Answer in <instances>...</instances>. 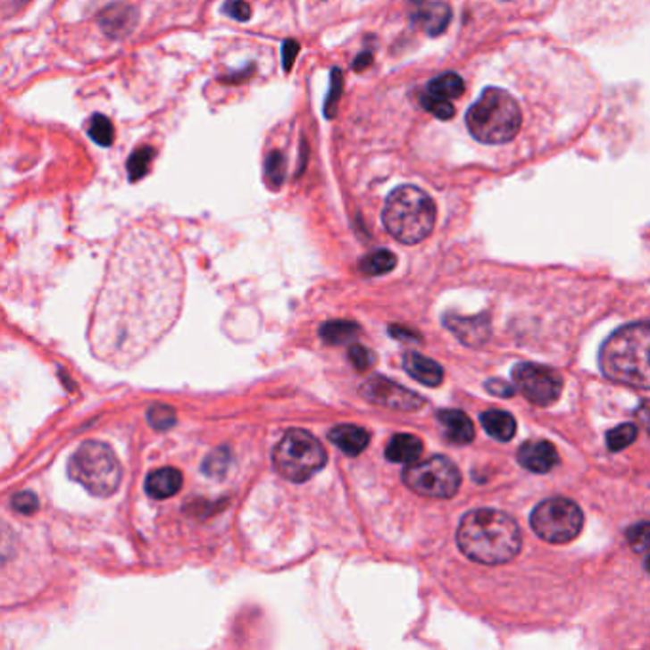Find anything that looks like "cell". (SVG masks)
Here are the masks:
<instances>
[{
  "instance_id": "cell-24",
  "label": "cell",
  "mask_w": 650,
  "mask_h": 650,
  "mask_svg": "<svg viewBox=\"0 0 650 650\" xmlns=\"http://www.w3.org/2000/svg\"><path fill=\"white\" fill-rule=\"evenodd\" d=\"M88 134L96 141V144L102 146V147H109L112 144V139H115V129H112L111 121L107 117L100 115V112H97V115H94L90 119Z\"/></svg>"
},
{
  "instance_id": "cell-12",
  "label": "cell",
  "mask_w": 650,
  "mask_h": 650,
  "mask_svg": "<svg viewBox=\"0 0 650 650\" xmlns=\"http://www.w3.org/2000/svg\"><path fill=\"white\" fill-rule=\"evenodd\" d=\"M517 460L532 473H547L559 463V454L549 441H529L519 448Z\"/></svg>"
},
{
  "instance_id": "cell-20",
  "label": "cell",
  "mask_w": 650,
  "mask_h": 650,
  "mask_svg": "<svg viewBox=\"0 0 650 650\" xmlns=\"http://www.w3.org/2000/svg\"><path fill=\"white\" fill-rule=\"evenodd\" d=\"M463 90H465V84H463L462 77L456 73H445V75L435 77L426 88V92L429 96L441 97V100H446V102L456 100V97H460L463 94Z\"/></svg>"
},
{
  "instance_id": "cell-11",
  "label": "cell",
  "mask_w": 650,
  "mask_h": 650,
  "mask_svg": "<svg viewBox=\"0 0 650 650\" xmlns=\"http://www.w3.org/2000/svg\"><path fill=\"white\" fill-rule=\"evenodd\" d=\"M408 13H411L412 23L431 37L441 35L452 16L450 8L445 3H437V0H412Z\"/></svg>"
},
{
  "instance_id": "cell-18",
  "label": "cell",
  "mask_w": 650,
  "mask_h": 650,
  "mask_svg": "<svg viewBox=\"0 0 650 650\" xmlns=\"http://www.w3.org/2000/svg\"><path fill=\"white\" fill-rule=\"evenodd\" d=\"M423 445L416 435L399 433L393 435L386 446V458L395 463H414L421 456Z\"/></svg>"
},
{
  "instance_id": "cell-17",
  "label": "cell",
  "mask_w": 650,
  "mask_h": 650,
  "mask_svg": "<svg viewBox=\"0 0 650 650\" xmlns=\"http://www.w3.org/2000/svg\"><path fill=\"white\" fill-rule=\"evenodd\" d=\"M183 477L174 468H162L147 475L146 492L154 500H166L179 492Z\"/></svg>"
},
{
  "instance_id": "cell-7",
  "label": "cell",
  "mask_w": 650,
  "mask_h": 650,
  "mask_svg": "<svg viewBox=\"0 0 650 650\" xmlns=\"http://www.w3.org/2000/svg\"><path fill=\"white\" fill-rule=\"evenodd\" d=\"M530 525L542 540L549 544H567L580 534L584 513L569 498H549L536 505Z\"/></svg>"
},
{
  "instance_id": "cell-3",
  "label": "cell",
  "mask_w": 650,
  "mask_h": 650,
  "mask_svg": "<svg viewBox=\"0 0 650 650\" xmlns=\"http://www.w3.org/2000/svg\"><path fill=\"white\" fill-rule=\"evenodd\" d=\"M386 229L403 245H418L428 238L435 228L437 208L431 196L414 186L395 189L386 201L384 214Z\"/></svg>"
},
{
  "instance_id": "cell-38",
  "label": "cell",
  "mask_w": 650,
  "mask_h": 650,
  "mask_svg": "<svg viewBox=\"0 0 650 650\" xmlns=\"http://www.w3.org/2000/svg\"><path fill=\"white\" fill-rule=\"evenodd\" d=\"M371 63H372V54L371 52H362L361 55H357V58H355L353 69H355L357 73H361V71H364L366 67H371Z\"/></svg>"
},
{
  "instance_id": "cell-28",
  "label": "cell",
  "mask_w": 650,
  "mask_h": 650,
  "mask_svg": "<svg viewBox=\"0 0 650 650\" xmlns=\"http://www.w3.org/2000/svg\"><path fill=\"white\" fill-rule=\"evenodd\" d=\"M420 104L428 112H431V115H435L437 119H441V121H448V119L454 117V105H452V102H446V100H441V97L429 96L428 92L420 96Z\"/></svg>"
},
{
  "instance_id": "cell-8",
  "label": "cell",
  "mask_w": 650,
  "mask_h": 650,
  "mask_svg": "<svg viewBox=\"0 0 650 650\" xmlns=\"http://www.w3.org/2000/svg\"><path fill=\"white\" fill-rule=\"evenodd\" d=\"M403 480L420 496L446 500L460 490L462 475L454 462L445 456H433L408 465L403 473Z\"/></svg>"
},
{
  "instance_id": "cell-23",
  "label": "cell",
  "mask_w": 650,
  "mask_h": 650,
  "mask_svg": "<svg viewBox=\"0 0 650 650\" xmlns=\"http://www.w3.org/2000/svg\"><path fill=\"white\" fill-rule=\"evenodd\" d=\"M357 324L347 322V321H332L327 322L321 329V336L322 340L327 344H344L347 340H351V336L357 334Z\"/></svg>"
},
{
  "instance_id": "cell-25",
  "label": "cell",
  "mask_w": 650,
  "mask_h": 650,
  "mask_svg": "<svg viewBox=\"0 0 650 650\" xmlns=\"http://www.w3.org/2000/svg\"><path fill=\"white\" fill-rule=\"evenodd\" d=\"M635 439H638V428L635 423H621L606 435V446L611 452H620L628 448Z\"/></svg>"
},
{
  "instance_id": "cell-14",
  "label": "cell",
  "mask_w": 650,
  "mask_h": 650,
  "mask_svg": "<svg viewBox=\"0 0 650 650\" xmlns=\"http://www.w3.org/2000/svg\"><path fill=\"white\" fill-rule=\"evenodd\" d=\"M445 324L460 338L463 344H468L471 347L483 344L488 338V334H490V327H488V319L487 317L463 319V317H458V315H446Z\"/></svg>"
},
{
  "instance_id": "cell-31",
  "label": "cell",
  "mask_w": 650,
  "mask_h": 650,
  "mask_svg": "<svg viewBox=\"0 0 650 650\" xmlns=\"http://www.w3.org/2000/svg\"><path fill=\"white\" fill-rule=\"evenodd\" d=\"M628 542L633 551L650 549V522H638L628 530Z\"/></svg>"
},
{
  "instance_id": "cell-36",
  "label": "cell",
  "mask_w": 650,
  "mask_h": 650,
  "mask_svg": "<svg viewBox=\"0 0 650 650\" xmlns=\"http://www.w3.org/2000/svg\"><path fill=\"white\" fill-rule=\"evenodd\" d=\"M298 52H300V45L292 38L282 45V65H285V71L292 69V63L296 60V55H298Z\"/></svg>"
},
{
  "instance_id": "cell-1",
  "label": "cell",
  "mask_w": 650,
  "mask_h": 650,
  "mask_svg": "<svg viewBox=\"0 0 650 650\" xmlns=\"http://www.w3.org/2000/svg\"><path fill=\"white\" fill-rule=\"evenodd\" d=\"M456 540L465 557L483 564L510 562L522 546L515 519L496 510L470 512L460 522Z\"/></svg>"
},
{
  "instance_id": "cell-5",
  "label": "cell",
  "mask_w": 650,
  "mask_h": 650,
  "mask_svg": "<svg viewBox=\"0 0 650 650\" xmlns=\"http://www.w3.org/2000/svg\"><path fill=\"white\" fill-rule=\"evenodd\" d=\"M67 470L71 479L100 498L115 494L122 477L115 452L100 441L82 443L71 456Z\"/></svg>"
},
{
  "instance_id": "cell-4",
  "label": "cell",
  "mask_w": 650,
  "mask_h": 650,
  "mask_svg": "<svg viewBox=\"0 0 650 650\" xmlns=\"http://www.w3.org/2000/svg\"><path fill=\"white\" fill-rule=\"evenodd\" d=\"M470 134L487 146L507 144L522 124V112L512 94L502 88H485L465 115Z\"/></svg>"
},
{
  "instance_id": "cell-32",
  "label": "cell",
  "mask_w": 650,
  "mask_h": 650,
  "mask_svg": "<svg viewBox=\"0 0 650 650\" xmlns=\"http://www.w3.org/2000/svg\"><path fill=\"white\" fill-rule=\"evenodd\" d=\"M349 361L359 372H364V371H369L371 366L376 362V357H374V353L371 349H366L362 346H351L349 347Z\"/></svg>"
},
{
  "instance_id": "cell-35",
  "label": "cell",
  "mask_w": 650,
  "mask_h": 650,
  "mask_svg": "<svg viewBox=\"0 0 650 650\" xmlns=\"http://www.w3.org/2000/svg\"><path fill=\"white\" fill-rule=\"evenodd\" d=\"M340 92H342V71L340 69H334L332 71V88H330V96H329V100H327V105H324V109H327V117H334V111H336L338 100H340Z\"/></svg>"
},
{
  "instance_id": "cell-33",
  "label": "cell",
  "mask_w": 650,
  "mask_h": 650,
  "mask_svg": "<svg viewBox=\"0 0 650 650\" xmlns=\"http://www.w3.org/2000/svg\"><path fill=\"white\" fill-rule=\"evenodd\" d=\"M38 505H40L38 504V498L35 496L33 492H27V490L13 494V498H12V507H13V510L23 513V515H33V513H37Z\"/></svg>"
},
{
  "instance_id": "cell-16",
  "label": "cell",
  "mask_w": 650,
  "mask_h": 650,
  "mask_svg": "<svg viewBox=\"0 0 650 650\" xmlns=\"http://www.w3.org/2000/svg\"><path fill=\"white\" fill-rule=\"evenodd\" d=\"M330 441L340 448L344 454L347 456H359L361 452L369 446L371 443V433L359 428V426H349V423H344V426H336L330 433Z\"/></svg>"
},
{
  "instance_id": "cell-39",
  "label": "cell",
  "mask_w": 650,
  "mask_h": 650,
  "mask_svg": "<svg viewBox=\"0 0 650 650\" xmlns=\"http://www.w3.org/2000/svg\"><path fill=\"white\" fill-rule=\"evenodd\" d=\"M645 567H646V571L650 572V555H648V559H646V562H645Z\"/></svg>"
},
{
  "instance_id": "cell-19",
  "label": "cell",
  "mask_w": 650,
  "mask_h": 650,
  "mask_svg": "<svg viewBox=\"0 0 650 650\" xmlns=\"http://www.w3.org/2000/svg\"><path fill=\"white\" fill-rule=\"evenodd\" d=\"M480 423H483L485 431L498 439L502 443H507L513 439V435L517 431V423L515 418L512 414H507L504 411H488L483 416H480Z\"/></svg>"
},
{
  "instance_id": "cell-2",
  "label": "cell",
  "mask_w": 650,
  "mask_h": 650,
  "mask_svg": "<svg viewBox=\"0 0 650 650\" xmlns=\"http://www.w3.org/2000/svg\"><path fill=\"white\" fill-rule=\"evenodd\" d=\"M603 374L638 389H650V322H633L612 332L601 347Z\"/></svg>"
},
{
  "instance_id": "cell-9",
  "label": "cell",
  "mask_w": 650,
  "mask_h": 650,
  "mask_svg": "<svg viewBox=\"0 0 650 650\" xmlns=\"http://www.w3.org/2000/svg\"><path fill=\"white\" fill-rule=\"evenodd\" d=\"M519 391L536 406L554 404L562 391V376L534 362H519L513 369Z\"/></svg>"
},
{
  "instance_id": "cell-30",
  "label": "cell",
  "mask_w": 650,
  "mask_h": 650,
  "mask_svg": "<svg viewBox=\"0 0 650 650\" xmlns=\"http://www.w3.org/2000/svg\"><path fill=\"white\" fill-rule=\"evenodd\" d=\"M147 418H149V423L154 429L164 431V429L174 426L176 412L172 411L171 406H166V404H154V406L149 408Z\"/></svg>"
},
{
  "instance_id": "cell-21",
  "label": "cell",
  "mask_w": 650,
  "mask_h": 650,
  "mask_svg": "<svg viewBox=\"0 0 650 650\" xmlns=\"http://www.w3.org/2000/svg\"><path fill=\"white\" fill-rule=\"evenodd\" d=\"M395 265H397V258H395L393 252L376 250V252L369 254L366 258H362L359 267L364 275L376 277V275H386V273L393 271Z\"/></svg>"
},
{
  "instance_id": "cell-34",
  "label": "cell",
  "mask_w": 650,
  "mask_h": 650,
  "mask_svg": "<svg viewBox=\"0 0 650 650\" xmlns=\"http://www.w3.org/2000/svg\"><path fill=\"white\" fill-rule=\"evenodd\" d=\"M223 12L237 21H248L252 18V6L246 0H229V3L223 6Z\"/></svg>"
},
{
  "instance_id": "cell-13",
  "label": "cell",
  "mask_w": 650,
  "mask_h": 650,
  "mask_svg": "<svg viewBox=\"0 0 650 650\" xmlns=\"http://www.w3.org/2000/svg\"><path fill=\"white\" fill-rule=\"evenodd\" d=\"M403 366L404 371L411 374L420 384L428 386V388H437L443 384L445 378V371L439 362H435L429 357H423L420 353H406L403 357Z\"/></svg>"
},
{
  "instance_id": "cell-15",
  "label": "cell",
  "mask_w": 650,
  "mask_h": 650,
  "mask_svg": "<svg viewBox=\"0 0 650 650\" xmlns=\"http://www.w3.org/2000/svg\"><path fill=\"white\" fill-rule=\"evenodd\" d=\"M446 439L454 445H470L475 439V428L470 416L462 411H441L437 414Z\"/></svg>"
},
{
  "instance_id": "cell-26",
  "label": "cell",
  "mask_w": 650,
  "mask_h": 650,
  "mask_svg": "<svg viewBox=\"0 0 650 650\" xmlns=\"http://www.w3.org/2000/svg\"><path fill=\"white\" fill-rule=\"evenodd\" d=\"M153 157H154V153L151 147H139L130 154V159H129L130 181H138L149 172Z\"/></svg>"
},
{
  "instance_id": "cell-27",
  "label": "cell",
  "mask_w": 650,
  "mask_h": 650,
  "mask_svg": "<svg viewBox=\"0 0 650 650\" xmlns=\"http://www.w3.org/2000/svg\"><path fill=\"white\" fill-rule=\"evenodd\" d=\"M287 176V161L280 151H273L265 161V178L271 188H280Z\"/></svg>"
},
{
  "instance_id": "cell-22",
  "label": "cell",
  "mask_w": 650,
  "mask_h": 650,
  "mask_svg": "<svg viewBox=\"0 0 650 650\" xmlns=\"http://www.w3.org/2000/svg\"><path fill=\"white\" fill-rule=\"evenodd\" d=\"M100 21L109 35H126V31H130V25H124V23L126 21L134 23V13L130 8L115 6V8H109L107 12H104Z\"/></svg>"
},
{
  "instance_id": "cell-29",
  "label": "cell",
  "mask_w": 650,
  "mask_h": 650,
  "mask_svg": "<svg viewBox=\"0 0 650 650\" xmlns=\"http://www.w3.org/2000/svg\"><path fill=\"white\" fill-rule=\"evenodd\" d=\"M229 450L225 448H220V450H214L212 454L204 460L203 463V471L208 475V477H221L225 475V471H228L229 468Z\"/></svg>"
},
{
  "instance_id": "cell-10",
  "label": "cell",
  "mask_w": 650,
  "mask_h": 650,
  "mask_svg": "<svg viewBox=\"0 0 650 650\" xmlns=\"http://www.w3.org/2000/svg\"><path fill=\"white\" fill-rule=\"evenodd\" d=\"M361 393L362 397L372 404L401 412H416L426 404V399L420 397V395L399 384H395V381L384 376H374L371 379H366L361 388Z\"/></svg>"
},
{
  "instance_id": "cell-6",
  "label": "cell",
  "mask_w": 650,
  "mask_h": 650,
  "mask_svg": "<svg viewBox=\"0 0 650 650\" xmlns=\"http://www.w3.org/2000/svg\"><path fill=\"white\" fill-rule=\"evenodd\" d=\"M329 456L313 435L304 429H290L273 450V465L280 477L292 483H304L319 473Z\"/></svg>"
},
{
  "instance_id": "cell-37",
  "label": "cell",
  "mask_w": 650,
  "mask_h": 650,
  "mask_svg": "<svg viewBox=\"0 0 650 650\" xmlns=\"http://www.w3.org/2000/svg\"><path fill=\"white\" fill-rule=\"evenodd\" d=\"M487 391H490L492 395H498V397H513V388L510 384H505L502 379H488L487 381Z\"/></svg>"
}]
</instances>
